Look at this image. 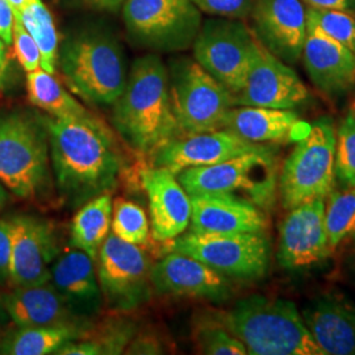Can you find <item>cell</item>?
<instances>
[{"label":"cell","instance_id":"obj_14","mask_svg":"<svg viewBox=\"0 0 355 355\" xmlns=\"http://www.w3.org/2000/svg\"><path fill=\"white\" fill-rule=\"evenodd\" d=\"M288 211L279 227L280 266L297 271L325 261L331 253L325 228V200L300 204Z\"/></svg>","mask_w":355,"mask_h":355},{"label":"cell","instance_id":"obj_6","mask_svg":"<svg viewBox=\"0 0 355 355\" xmlns=\"http://www.w3.org/2000/svg\"><path fill=\"white\" fill-rule=\"evenodd\" d=\"M177 178L189 195L230 193L262 209L275 203L279 180L278 161L267 145L216 165L186 168Z\"/></svg>","mask_w":355,"mask_h":355},{"label":"cell","instance_id":"obj_1","mask_svg":"<svg viewBox=\"0 0 355 355\" xmlns=\"http://www.w3.org/2000/svg\"><path fill=\"white\" fill-rule=\"evenodd\" d=\"M41 117L49 135L55 187L67 203H87L117 187L127 159L112 130L98 116Z\"/></svg>","mask_w":355,"mask_h":355},{"label":"cell","instance_id":"obj_21","mask_svg":"<svg viewBox=\"0 0 355 355\" xmlns=\"http://www.w3.org/2000/svg\"><path fill=\"white\" fill-rule=\"evenodd\" d=\"M302 60L309 79L321 92L338 96L354 87V53L308 23Z\"/></svg>","mask_w":355,"mask_h":355},{"label":"cell","instance_id":"obj_10","mask_svg":"<svg viewBox=\"0 0 355 355\" xmlns=\"http://www.w3.org/2000/svg\"><path fill=\"white\" fill-rule=\"evenodd\" d=\"M170 252L187 254L227 278L255 280L266 275L271 245L265 233H193L180 234Z\"/></svg>","mask_w":355,"mask_h":355},{"label":"cell","instance_id":"obj_45","mask_svg":"<svg viewBox=\"0 0 355 355\" xmlns=\"http://www.w3.org/2000/svg\"><path fill=\"white\" fill-rule=\"evenodd\" d=\"M10 202V192L0 183V209L4 208Z\"/></svg>","mask_w":355,"mask_h":355},{"label":"cell","instance_id":"obj_36","mask_svg":"<svg viewBox=\"0 0 355 355\" xmlns=\"http://www.w3.org/2000/svg\"><path fill=\"white\" fill-rule=\"evenodd\" d=\"M12 44L15 55L24 71L31 73L41 67V54L37 44L23 26L17 15H15Z\"/></svg>","mask_w":355,"mask_h":355},{"label":"cell","instance_id":"obj_39","mask_svg":"<svg viewBox=\"0 0 355 355\" xmlns=\"http://www.w3.org/2000/svg\"><path fill=\"white\" fill-rule=\"evenodd\" d=\"M128 354H162L164 347L158 340H155L152 336H144L137 337L135 340H130V345L125 349Z\"/></svg>","mask_w":355,"mask_h":355},{"label":"cell","instance_id":"obj_8","mask_svg":"<svg viewBox=\"0 0 355 355\" xmlns=\"http://www.w3.org/2000/svg\"><path fill=\"white\" fill-rule=\"evenodd\" d=\"M167 73L178 137L223 129L225 116L234 107L233 94L187 57L171 61Z\"/></svg>","mask_w":355,"mask_h":355},{"label":"cell","instance_id":"obj_35","mask_svg":"<svg viewBox=\"0 0 355 355\" xmlns=\"http://www.w3.org/2000/svg\"><path fill=\"white\" fill-rule=\"evenodd\" d=\"M336 133V180L343 187H355V112L353 108L345 114Z\"/></svg>","mask_w":355,"mask_h":355},{"label":"cell","instance_id":"obj_23","mask_svg":"<svg viewBox=\"0 0 355 355\" xmlns=\"http://www.w3.org/2000/svg\"><path fill=\"white\" fill-rule=\"evenodd\" d=\"M1 302L7 316L19 328L89 324L87 318L78 316L69 308L51 282L12 287L11 291L1 295Z\"/></svg>","mask_w":355,"mask_h":355},{"label":"cell","instance_id":"obj_9","mask_svg":"<svg viewBox=\"0 0 355 355\" xmlns=\"http://www.w3.org/2000/svg\"><path fill=\"white\" fill-rule=\"evenodd\" d=\"M123 17L137 45L166 53L189 49L202 26V13L191 0H125Z\"/></svg>","mask_w":355,"mask_h":355},{"label":"cell","instance_id":"obj_33","mask_svg":"<svg viewBox=\"0 0 355 355\" xmlns=\"http://www.w3.org/2000/svg\"><path fill=\"white\" fill-rule=\"evenodd\" d=\"M193 341L200 354L246 355L245 345L225 329L215 318H205L196 324Z\"/></svg>","mask_w":355,"mask_h":355},{"label":"cell","instance_id":"obj_46","mask_svg":"<svg viewBox=\"0 0 355 355\" xmlns=\"http://www.w3.org/2000/svg\"><path fill=\"white\" fill-rule=\"evenodd\" d=\"M7 316V313H6V309H4V306H3V302H1V295H0V322L3 321V318Z\"/></svg>","mask_w":355,"mask_h":355},{"label":"cell","instance_id":"obj_41","mask_svg":"<svg viewBox=\"0 0 355 355\" xmlns=\"http://www.w3.org/2000/svg\"><path fill=\"white\" fill-rule=\"evenodd\" d=\"M306 7L355 12V0H302Z\"/></svg>","mask_w":355,"mask_h":355},{"label":"cell","instance_id":"obj_22","mask_svg":"<svg viewBox=\"0 0 355 355\" xmlns=\"http://www.w3.org/2000/svg\"><path fill=\"white\" fill-rule=\"evenodd\" d=\"M51 280L69 308L80 318H92L102 309L103 293L95 261L73 246L55 258Z\"/></svg>","mask_w":355,"mask_h":355},{"label":"cell","instance_id":"obj_4","mask_svg":"<svg viewBox=\"0 0 355 355\" xmlns=\"http://www.w3.org/2000/svg\"><path fill=\"white\" fill-rule=\"evenodd\" d=\"M64 83L94 105H114L127 85L124 51L112 33L89 28L73 33L58 49Z\"/></svg>","mask_w":355,"mask_h":355},{"label":"cell","instance_id":"obj_26","mask_svg":"<svg viewBox=\"0 0 355 355\" xmlns=\"http://www.w3.org/2000/svg\"><path fill=\"white\" fill-rule=\"evenodd\" d=\"M91 329L89 324H67L54 327L19 328L10 331L0 343V354H55L64 343L82 338Z\"/></svg>","mask_w":355,"mask_h":355},{"label":"cell","instance_id":"obj_25","mask_svg":"<svg viewBox=\"0 0 355 355\" xmlns=\"http://www.w3.org/2000/svg\"><path fill=\"white\" fill-rule=\"evenodd\" d=\"M305 327L324 355L355 354V306L324 296L303 311Z\"/></svg>","mask_w":355,"mask_h":355},{"label":"cell","instance_id":"obj_38","mask_svg":"<svg viewBox=\"0 0 355 355\" xmlns=\"http://www.w3.org/2000/svg\"><path fill=\"white\" fill-rule=\"evenodd\" d=\"M12 246L11 218H0V284H10V265Z\"/></svg>","mask_w":355,"mask_h":355},{"label":"cell","instance_id":"obj_2","mask_svg":"<svg viewBox=\"0 0 355 355\" xmlns=\"http://www.w3.org/2000/svg\"><path fill=\"white\" fill-rule=\"evenodd\" d=\"M112 123L128 146L140 155H153L178 137L168 94V73L155 54L137 58L127 85L114 103Z\"/></svg>","mask_w":355,"mask_h":355},{"label":"cell","instance_id":"obj_37","mask_svg":"<svg viewBox=\"0 0 355 355\" xmlns=\"http://www.w3.org/2000/svg\"><path fill=\"white\" fill-rule=\"evenodd\" d=\"M200 12L228 19H245L252 15L255 0H191Z\"/></svg>","mask_w":355,"mask_h":355},{"label":"cell","instance_id":"obj_44","mask_svg":"<svg viewBox=\"0 0 355 355\" xmlns=\"http://www.w3.org/2000/svg\"><path fill=\"white\" fill-rule=\"evenodd\" d=\"M7 1L11 4V7H12L15 13H20L26 8V6H29L33 0H7Z\"/></svg>","mask_w":355,"mask_h":355},{"label":"cell","instance_id":"obj_43","mask_svg":"<svg viewBox=\"0 0 355 355\" xmlns=\"http://www.w3.org/2000/svg\"><path fill=\"white\" fill-rule=\"evenodd\" d=\"M83 1L94 8L105 10V11H111V12L117 11L125 3V0H83Z\"/></svg>","mask_w":355,"mask_h":355},{"label":"cell","instance_id":"obj_12","mask_svg":"<svg viewBox=\"0 0 355 355\" xmlns=\"http://www.w3.org/2000/svg\"><path fill=\"white\" fill-rule=\"evenodd\" d=\"M103 300L112 311L128 312L152 295V265L142 246L123 241L111 232L96 258Z\"/></svg>","mask_w":355,"mask_h":355},{"label":"cell","instance_id":"obj_30","mask_svg":"<svg viewBox=\"0 0 355 355\" xmlns=\"http://www.w3.org/2000/svg\"><path fill=\"white\" fill-rule=\"evenodd\" d=\"M135 325L129 322H111L92 337L85 334L82 338L64 343L55 353L58 355H103L124 353L133 338Z\"/></svg>","mask_w":355,"mask_h":355},{"label":"cell","instance_id":"obj_5","mask_svg":"<svg viewBox=\"0 0 355 355\" xmlns=\"http://www.w3.org/2000/svg\"><path fill=\"white\" fill-rule=\"evenodd\" d=\"M49 135L41 116L0 114V183L15 196L33 200L51 183Z\"/></svg>","mask_w":355,"mask_h":355},{"label":"cell","instance_id":"obj_19","mask_svg":"<svg viewBox=\"0 0 355 355\" xmlns=\"http://www.w3.org/2000/svg\"><path fill=\"white\" fill-rule=\"evenodd\" d=\"M152 286L159 295L190 296L223 302L228 299L227 277L187 254L170 252L152 267Z\"/></svg>","mask_w":355,"mask_h":355},{"label":"cell","instance_id":"obj_42","mask_svg":"<svg viewBox=\"0 0 355 355\" xmlns=\"http://www.w3.org/2000/svg\"><path fill=\"white\" fill-rule=\"evenodd\" d=\"M7 46L8 45L0 38V89L4 87L8 66H10V54H8Z\"/></svg>","mask_w":355,"mask_h":355},{"label":"cell","instance_id":"obj_18","mask_svg":"<svg viewBox=\"0 0 355 355\" xmlns=\"http://www.w3.org/2000/svg\"><path fill=\"white\" fill-rule=\"evenodd\" d=\"M140 178L149 202L153 239L158 242L175 240L190 227V195L177 175L165 167H144Z\"/></svg>","mask_w":355,"mask_h":355},{"label":"cell","instance_id":"obj_27","mask_svg":"<svg viewBox=\"0 0 355 355\" xmlns=\"http://www.w3.org/2000/svg\"><path fill=\"white\" fill-rule=\"evenodd\" d=\"M114 202L102 193L83 204L71 224V245L96 261L103 242L111 233Z\"/></svg>","mask_w":355,"mask_h":355},{"label":"cell","instance_id":"obj_32","mask_svg":"<svg viewBox=\"0 0 355 355\" xmlns=\"http://www.w3.org/2000/svg\"><path fill=\"white\" fill-rule=\"evenodd\" d=\"M111 230L123 241L144 246L152 234L150 221L140 204L117 198L112 208Z\"/></svg>","mask_w":355,"mask_h":355},{"label":"cell","instance_id":"obj_3","mask_svg":"<svg viewBox=\"0 0 355 355\" xmlns=\"http://www.w3.org/2000/svg\"><path fill=\"white\" fill-rule=\"evenodd\" d=\"M214 318L250 355H324L296 305L284 299L250 296Z\"/></svg>","mask_w":355,"mask_h":355},{"label":"cell","instance_id":"obj_31","mask_svg":"<svg viewBox=\"0 0 355 355\" xmlns=\"http://www.w3.org/2000/svg\"><path fill=\"white\" fill-rule=\"evenodd\" d=\"M325 202V228L330 250L355 237V187L331 191Z\"/></svg>","mask_w":355,"mask_h":355},{"label":"cell","instance_id":"obj_11","mask_svg":"<svg viewBox=\"0 0 355 355\" xmlns=\"http://www.w3.org/2000/svg\"><path fill=\"white\" fill-rule=\"evenodd\" d=\"M257 37L240 19L215 17L202 23L193 58L234 95L243 86Z\"/></svg>","mask_w":355,"mask_h":355},{"label":"cell","instance_id":"obj_28","mask_svg":"<svg viewBox=\"0 0 355 355\" xmlns=\"http://www.w3.org/2000/svg\"><path fill=\"white\" fill-rule=\"evenodd\" d=\"M26 92L29 102L53 117L82 119L92 114L64 89L54 74L41 67L26 74Z\"/></svg>","mask_w":355,"mask_h":355},{"label":"cell","instance_id":"obj_16","mask_svg":"<svg viewBox=\"0 0 355 355\" xmlns=\"http://www.w3.org/2000/svg\"><path fill=\"white\" fill-rule=\"evenodd\" d=\"M252 17L258 41L286 64H297L306 36V8L302 0H255Z\"/></svg>","mask_w":355,"mask_h":355},{"label":"cell","instance_id":"obj_13","mask_svg":"<svg viewBox=\"0 0 355 355\" xmlns=\"http://www.w3.org/2000/svg\"><path fill=\"white\" fill-rule=\"evenodd\" d=\"M233 96L234 105L293 110L309 99V91L291 67L257 38L243 86Z\"/></svg>","mask_w":355,"mask_h":355},{"label":"cell","instance_id":"obj_17","mask_svg":"<svg viewBox=\"0 0 355 355\" xmlns=\"http://www.w3.org/2000/svg\"><path fill=\"white\" fill-rule=\"evenodd\" d=\"M263 146L243 140L227 129H218L170 141L153 154V165L165 167L177 175L186 168L216 165Z\"/></svg>","mask_w":355,"mask_h":355},{"label":"cell","instance_id":"obj_24","mask_svg":"<svg viewBox=\"0 0 355 355\" xmlns=\"http://www.w3.org/2000/svg\"><path fill=\"white\" fill-rule=\"evenodd\" d=\"M309 125L292 110L234 105L225 116L223 129L243 140L265 145L296 142L308 132Z\"/></svg>","mask_w":355,"mask_h":355},{"label":"cell","instance_id":"obj_47","mask_svg":"<svg viewBox=\"0 0 355 355\" xmlns=\"http://www.w3.org/2000/svg\"><path fill=\"white\" fill-rule=\"evenodd\" d=\"M352 108H353V110H354V112H355V103H354V105H353V107H352Z\"/></svg>","mask_w":355,"mask_h":355},{"label":"cell","instance_id":"obj_7","mask_svg":"<svg viewBox=\"0 0 355 355\" xmlns=\"http://www.w3.org/2000/svg\"><path fill=\"white\" fill-rule=\"evenodd\" d=\"M337 133L331 120L321 117L284 161L278 180L280 200L286 209L329 196L334 189Z\"/></svg>","mask_w":355,"mask_h":355},{"label":"cell","instance_id":"obj_40","mask_svg":"<svg viewBox=\"0 0 355 355\" xmlns=\"http://www.w3.org/2000/svg\"><path fill=\"white\" fill-rule=\"evenodd\" d=\"M15 11L7 0H0V38L10 46L12 45Z\"/></svg>","mask_w":355,"mask_h":355},{"label":"cell","instance_id":"obj_34","mask_svg":"<svg viewBox=\"0 0 355 355\" xmlns=\"http://www.w3.org/2000/svg\"><path fill=\"white\" fill-rule=\"evenodd\" d=\"M306 23L346 46L355 54V15L350 11L306 7Z\"/></svg>","mask_w":355,"mask_h":355},{"label":"cell","instance_id":"obj_20","mask_svg":"<svg viewBox=\"0 0 355 355\" xmlns=\"http://www.w3.org/2000/svg\"><path fill=\"white\" fill-rule=\"evenodd\" d=\"M190 232L193 233H265L268 220L258 205L230 193L190 195Z\"/></svg>","mask_w":355,"mask_h":355},{"label":"cell","instance_id":"obj_29","mask_svg":"<svg viewBox=\"0 0 355 355\" xmlns=\"http://www.w3.org/2000/svg\"><path fill=\"white\" fill-rule=\"evenodd\" d=\"M15 15L20 17L23 26L37 44L41 54V69L55 74L60 49L58 33L48 7L41 0H33L21 12Z\"/></svg>","mask_w":355,"mask_h":355},{"label":"cell","instance_id":"obj_15","mask_svg":"<svg viewBox=\"0 0 355 355\" xmlns=\"http://www.w3.org/2000/svg\"><path fill=\"white\" fill-rule=\"evenodd\" d=\"M11 223L10 284L26 287L51 282V267L58 257L57 239L51 223L28 215L13 216Z\"/></svg>","mask_w":355,"mask_h":355}]
</instances>
